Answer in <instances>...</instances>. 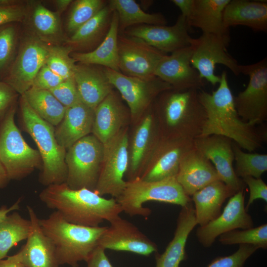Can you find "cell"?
<instances>
[{"instance_id": "cell-42", "label": "cell", "mask_w": 267, "mask_h": 267, "mask_svg": "<svg viewBox=\"0 0 267 267\" xmlns=\"http://www.w3.org/2000/svg\"><path fill=\"white\" fill-rule=\"evenodd\" d=\"M259 249L253 245H239L236 252L229 256L215 258L207 267H244L247 260Z\"/></svg>"}, {"instance_id": "cell-41", "label": "cell", "mask_w": 267, "mask_h": 267, "mask_svg": "<svg viewBox=\"0 0 267 267\" xmlns=\"http://www.w3.org/2000/svg\"><path fill=\"white\" fill-rule=\"evenodd\" d=\"M17 31L12 23L0 26V73L14 60L17 43Z\"/></svg>"}, {"instance_id": "cell-7", "label": "cell", "mask_w": 267, "mask_h": 267, "mask_svg": "<svg viewBox=\"0 0 267 267\" xmlns=\"http://www.w3.org/2000/svg\"><path fill=\"white\" fill-rule=\"evenodd\" d=\"M15 112L14 104L0 123V162L10 180H21L42 167L39 151L27 144L15 124Z\"/></svg>"}, {"instance_id": "cell-10", "label": "cell", "mask_w": 267, "mask_h": 267, "mask_svg": "<svg viewBox=\"0 0 267 267\" xmlns=\"http://www.w3.org/2000/svg\"><path fill=\"white\" fill-rule=\"evenodd\" d=\"M126 127L103 143V158L94 191L114 198L123 192L126 181L124 179L129 166V137Z\"/></svg>"}, {"instance_id": "cell-23", "label": "cell", "mask_w": 267, "mask_h": 267, "mask_svg": "<svg viewBox=\"0 0 267 267\" xmlns=\"http://www.w3.org/2000/svg\"><path fill=\"white\" fill-rule=\"evenodd\" d=\"M130 111L114 90L94 110L92 134L103 144L126 127Z\"/></svg>"}, {"instance_id": "cell-45", "label": "cell", "mask_w": 267, "mask_h": 267, "mask_svg": "<svg viewBox=\"0 0 267 267\" xmlns=\"http://www.w3.org/2000/svg\"><path fill=\"white\" fill-rule=\"evenodd\" d=\"M27 12V6L20 2L0 5V26L15 22L23 21Z\"/></svg>"}, {"instance_id": "cell-26", "label": "cell", "mask_w": 267, "mask_h": 267, "mask_svg": "<svg viewBox=\"0 0 267 267\" xmlns=\"http://www.w3.org/2000/svg\"><path fill=\"white\" fill-rule=\"evenodd\" d=\"M197 224L192 201L181 207L172 240L161 254L156 253V267H179L187 258L185 246L191 231Z\"/></svg>"}, {"instance_id": "cell-43", "label": "cell", "mask_w": 267, "mask_h": 267, "mask_svg": "<svg viewBox=\"0 0 267 267\" xmlns=\"http://www.w3.org/2000/svg\"><path fill=\"white\" fill-rule=\"evenodd\" d=\"M49 91L66 108L82 101L74 77L64 80Z\"/></svg>"}, {"instance_id": "cell-32", "label": "cell", "mask_w": 267, "mask_h": 267, "mask_svg": "<svg viewBox=\"0 0 267 267\" xmlns=\"http://www.w3.org/2000/svg\"><path fill=\"white\" fill-rule=\"evenodd\" d=\"M230 0H194L192 12L186 19L189 27L200 29L202 33L229 36L223 25V12Z\"/></svg>"}, {"instance_id": "cell-6", "label": "cell", "mask_w": 267, "mask_h": 267, "mask_svg": "<svg viewBox=\"0 0 267 267\" xmlns=\"http://www.w3.org/2000/svg\"><path fill=\"white\" fill-rule=\"evenodd\" d=\"M123 212L133 216L148 217L151 213L144 203L156 201L184 206L192 202L176 177L158 181H148L139 178L126 181L125 187L116 198Z\"/></svg>"}, {"instance_id": "cell-2", "label": "cell", "mask_w": 267, "mask_h": 267, "mask_svg": "<svg viewBox=\"0 0 267 267\" xmlns=\"http://www.w3.org/2000/svg\"><path fill=\"white\" fill-rule=\"evenodd\" d=\"M39 198L67 222L86 226L96 227L104 221L110 222L123 212L115 198L106 199L86 188L72 189L65 182L46 186Z\"/></svg>"}, {"instance_id": "cell-5", "label": "cell", "mask_w": 267, "mask_h": 267, "mask_svg": "<svg viewBox=\"0 0 267 267\" xmlns=\"http://www.w3.org/2000/svg\"><path fill=\"white\" fill-rule=\"evenodd\" d=\"M20 107L24 130L36 143L42 158L40 182L46 186L65 182L67 150L58 144L54 127L40 117L23 95L20 99Z\"/></svg>"}, {"instance_id": "cell-33", "label": "cell", "mask_w": 267, "mask_h": 267, "mask_svg": "<svg viewBox=\"0 0 267 267\" xmlns=\"http://www.w3.org/2000/svg\"><path fill=\"white\" fill-rule=\"evenodd\" d=\"M119 19L113 11L109 31L103 42L94 50L88 52H72L71 56L83 64L102 66L120 72L119 68L118 36Z\"/></svg>"}, {"instance_id": "cell-48", "label": "cell", "mask_w": 267, "mask_h": 267, "mask_svg": "<svg viewBox=\"0 0 267 267\" xmlns=\"http://www.w3.org/2000/svg\"><path fill=\"white\" fill-rule=\"evenodd\" d=\"M105 251L104 248L98 245L87 261V267H114Z\"/></svg>"}, {"instance_id": "cell-1", "label": "cell", "mask_w": 267, "mask_h": 267, "mask_svg": "<svg viewBox=\"0 0 267 267\" xmlns=\"http://www.w3.org/2000/svg\"><path fill=\"white\" fill-rule=\"evenodd\" d=\"M227 77L226 72L223 71L218 88L211 93L198 91L199 101L207 115L200 136H224L234 141L241 148L253 152L267 141V132L244 122L239 116Z\"/></svg>"}, {"instance_id": "cell-47", "label": "cell", "mask_w": 267, "mask_h": 267, "mask_svg": "<svg viewBox=\"0 0 267 267\" xmlns=\"http://www.w3.org/2000/svg\"><path fill=\"white\" fill-rule=\"evenodd\" d=\"M18 93L7 83L0 81V123L15 104Z\"/></svg>"}, {"instance_id": "cell-3", "label": "cell", "mask_w": 267, "mask_h": 267, "mask_svg": "<svg viewBox=\"0 0 267 267\" xmlns=\"http://www.w3.org/2000/svg\"><path fill=\"white\" fill-rule=\"evenodd\" d=\"M198 91L171 89L157 96L153 106L162 137L194 140L200 136L207 115Z\"/></svg>"}, {"instance_id": "cell-34", "label": "cell", "mask_w": 267, "mask_h": 267, "mask_svg": "<svg viewBox=\"0 0 267 267\" xmlns=\"http://www.w3.org/2000/svg\"><path fill=\"white\" fill-rule=\"evenodd\" d=\"M107 4L118 14L119 34H122L127 28L135 25H165L167 23L163 14L145 12L134 0H109Z\"/></svg>"}, {"instance_id": "cell-54", "label": "cell", "mask_w": 267, "mask_h": 267, "mask_svg": "<svg viewBox=\"0 0 267 267\" xmlns=\"http://www.w3.org/2000/svg\"><path fill=\"white\" fill-rule=\"evenodd\" d=\"M17 0H0V5H6L16 3L20 2Z\"/></svg>"}, {"instance_id": "cell-20", "label": "cell", "mask_w": 267, "mask_h": 267, "mask_svg": "<svg viewBox=\"0 0 267 267\" xmlns=\"http://www.w3.org/2000/svg\"><path fill=\"white\" fill-rule=\"evenodd\" d=\"M99 241L98 245L106 249L127 251L148 256L157 253L155 243L134 224L120 216L109 222Z\"/></svg>"}, {"instance_id": "cell-31", "label": "cell", "mask_w": 267, "mask_h": 267, "mask_svg": "<svg viewBox=\"0 0 267 267\" xmlns=\"http://www.w3.org/2000/svg\"><path fill=\"white\" fill-rule=\"evenodd\" d=\"M221 180L212 182L195 192L191 197L197 224L203 226L217 218L222 213L225 200L235 193Z\"/></svg>"}, {"instance_id": "cell-18", "label": "cell", "mask_w": 267, "mask_h": 267, "mask_svg": "<svg viewBox=\"0 0 267 267\" xmlns=\"http://www.w3.org/2000/svg\"><path fill=\"white\" fill-rule=\"evenodd\" d=\"M232 140L224 136L212 134L193 140L195 148L214 165L221 180L235 192L244 190L245 183L235 174Z\"/></svg>"}, {"instance_id": "cell-35", "label": "cell", "mask_w": 267, "mask_h": 267, "mask_svg": "<svg viewBox=\"0 0 267 267\" xmlns=\"http://www.w3.org/2000/svg\"><path fill=\"white\" fill-rule=\"evenodd\" d=\"M22 95L43 120L53 127H57L61 123L66 107L49 90L31 88Z\"/></svg>"}, {"instance_id": "cell-4", "label": "cell", "mask_w": 267, "mask_h": 267, "mask_svg": "<svg viewBox=\"0 0 267 267\" xmlns=\"http://www.w3.org/2000/svg\"><path fill=\"white\" fill-rule=\"evenodd\" d=\"M45 235L54 246L59 265L78 267L86 262L98 246L107 226L90 227L78 225L66 221L57 211L39 220Z\"/></svg>"}, {"instance_id": "cell-39", "label": "cell", "mask_w": 267, "mask_h": 267, "mask_svg": "<svg viewBox=\"0 0 267 267\" xmlns=\"http://www.w3.org/2000/svg\"><path fill=\"white\" fill-rule=\"evenodd\" d=\"M219 242L224 245L249 244L260 249L267 248V224L256 227L239 230L234 229L221 234Z\"/></svg>"}, {"instance_id": "cell-22", "label": "cell", "mask_w": 267, "mask_h": 267, "mask_svg": "<svg viewBox=\"0 0 267 267\" xmlns=\"http://www.w3.org/2000/svg\"><path fill=\"white\" fill-rule=\"evenodd\" d=\"M27 208L31 230L26 243L11 258L25 267H59L54 246L42 230L39 219L31 206Z\"/></svg>"}, {"instance_id": "cell-12", "label": "cell", "mask_w": 267, "mask_h": 267, "mask_svg": "<svg viewBox=\"0 0 267 267\" xmlns=\"http://www.w3.org/2000/svg\"><path fill=\"white\" fill-rule=\"evenodd\" d=\"M229 42V36L204 33L198 38L191 39V64L203 80H206L213 86L219 84L220 81V76L215 72L218 64L226 66L236 76L240 74L239 64L226 51Z\"/></svg>"}, {"instance_id": "cell-25", "label": "cell", "mask_w": 267, "mask_h": 267, "mask_svg": "<svg viewBox=\"0 0 267 267\" xmlns=\"http://www.w3.org/2000/svg\"><path fill=\"white\" fill-rule=\"evenodd\" d=\"M74 78L81 101L93 110L113 90L102 66L76 63Z\"/></svg>"}, {"instance_id": "cell-52", "label": "cell", "mask_w": 267, "mask_h": 267, "mask_svg": "<svg viewBox=\"0 0 267 267\" xmlns=\"http://www.w3.org/2000/svg\"><path fill=\"white\" fill-rule=\"evenodd\" d=\"M5 260L0 261V267H25L22 264L7 256Z\"/></svg>"}, {"instance_id": "cell-51", "label": "cell", "mask_w": 267, "mask_h": 267, "mask_svg": "<svg viewBox=\"0 0 267 267\" xmlns=\"http://www.w3.org/2000/svg\"><path fill=\"white\" fill-rule=\"evenodd\" d=\"M72 0H55L54 3L56 8V12L60 15L63 13L72 2Z\"/></svg>"}, {"instance_id": "cell-15", "label": "cell", "mask_w": 267, "mask_h": 267, "mask_svg": "<svg viewBox=\"0 0 267 267\" xmlns=\"http://www.w3.org/2000/svg\"><path fill=\"white\" fill-rule=\"evenodd\" d=\"M193 146V140L161 136L138 178L152 181L176 178L181 158Z\"/></svg>"}, {"instance_id": "cell-28", "label": "cell", "mask_w": 267, "mask_h": 267, "mask_svg": "<svg viewBox=\"0 0 267 267\" xmlns=\"http://www.w3.org/2000/svg\"><path fill=\"white\" fill-rule=\"evenodd\" d=\"M24 21L29 33L50 45H59L65 41L60 15L39 1H30Z\"/></svg>"}, {"instance_id": "cell-37", "label": "cell", "mask_w": 267, "mask_h": 267, "mask_svg": "<svg viewBox=\"0 0 267 267\" xmlns=\"http://www.w3.org/2000/svg\"><path fill=\"white\" fill-rule=\"evenodd\" d=\"M232 149L235 161L234 172L236 175L242 178L246 177L261 178L267 170V154L245 152L234 142Z\"/></svg>"}, {"instance_id": "cell-46", "label": "cell", "mask_w": 267, "mask_h": 267, "mask_svg": "<svg viewBox=\"0 0 267 267\" xmlns=\"http://www.w3.org/2000/svg\"><path fill=\"white\" fill-rule=\"evenodd\" d=\"M245 184L248 185L250 195L247 203L245 207L248 210L253 202L258 199H261L267 202V185L261 178H255L252 177H246L242 178Z\"/></svg>"}, {"instance_id": "cell-53", "label": "cell", "mask_w": 267, "mask_h": 267, "mask_svg": "<svg viewBox=\"0 0 267 267\" xmlns=\"http://www.w3.org/2000/svg\"><path fill=\"white\" fill-rule=\"evenodd\" d=\"M9 180L6 172L0 162V188L5 187Z\"/></svg>"}, {"instance_id": "cell-11", "label": "cell", "mask_w": 267, "mask_h": 267, "mask_svg": "<svg viewBox=\"0 0 267 267\" xmlns=\"http://www.w3.org/2000/svg\"><path fill=\"white\" fill-rule=\"evenodd\" d=\"M110 83L116 89L130 111L131 119L138 121L162 92L172 89L159 78L149 79L128 76L104 67Z\"/></svg>"}, {"instance_id": "cell-9", "label": "cell", "mask_w": 267, "mask_h": 267, "mask_svg": "<svg viewBox=\"0 0 267 267\" xmlns=\"http://www.w3.org/2000/svg\"><path fill=\"white\" fill-rule=\"evenodd\" d=\"M240 74L248 76V85L234 96L240 118L253 126L267 120V58L249 65H239Z\"/></svg>"}, {"instance_id": "cell-24", "label": "cell", "mask_w": 267, "mask_h": 267, "mask_svg": "<svg viewBox=\"0 0 267 267\" xmlns=\"http://www.w3.org/2000/svg\"><path fill=\"white\" fill-rule=\"evenodd\" d=\"M176 179L189 197L212 182L220 180L212 163L194 146L181 158Z\"/></svg>"}, {"instance_id": "cell-30", "label": "cell", "mask_w": 267, "mask_h": 267, "mask_svg": "<svg viewBox=\"0 0 267 267\" xmlns=\"http://www.w3.org/2000/svg\"><path fill=\"white\" fill-rule=\"evenodd\" d=\"M113 10L107 5L66 40L74 52H88L106 38L111 26Z\"/></svg>"}, {"instance_id": "cell-17", "label": "cell", "mask_w": 267, "mask_h": 267, "mask_svg": "<svg viewBox=\"0 0 267 267\" xmlns=\"http://www.w3.org/2000/svg\"><path fill=\"white\" fill-rule=\"evenodd\" d=\"M244 190L238 191L230 197L221 214L196 230L198 241L204 247L211 246L216 239L227 232L241 228H252L254 222L247 213L244 204Z\"/></svg>"}, {"instance_id": "cell-40", "label": "cell", "mask_w": 267, "mask_h": 267, "mask_svg": "<svg viewBox=\"0 0 267 267\" xmlns=\"http://www.w3.org/2000/svg\"><path fill=\"white\" fill-rule=\"evenodd\" d=\"M73 51L68 45H50L45 65L64 80L73 77L77 62L70 55Z\"/></svg>"}, {"instance_id": "cell-49", "label": "cell", "mask_w": 267, "mask_h": 267, "mask_svg": "<svg viewBox=\"0 0 267 267\" xmlns=\"http://www.w3.org/2000/svg\"><path fill=\"white\" fill-rule=\"evenodd\" d=\"M194 0H171L181 11V15L187 19L190 16L193 7Z\"/></svg>"}, {"instance_id": "cell-16", "label": "cell", "mask_w": 267, "mask_h": 267, "mask_svg": "<svg viewBox=\"0 0 267 267\" xmlns=\"http://www.w3.org/2000/svg\"><path fill=\"white\" fill-rule=\"evenodd\" d=\"M186 19L180 14L172 26L141 24L127 28L122 34L140 39L167 54L190 46Z\"/></svg>"}, {"instance_id": "cell-14", "label": "cell", "mask_w": 267, "mask_h": 267, "mask_svg": "<svg viewBox=\"0 0 267 267\" xmlns=\"http://www.w3.org/2000/svg\"><path fill=\"white\" fill-rule=\"evenodd\" d=\"M119 68L124 75L143 79L154 76L159 62L166 54L138 38L118 36Z\"/></svg>"}, {"instance_id": "cell-38", "label": "cell", "mask_w": 267, "mask_h": 267, "mask_svg": "<svg viewBox=\"0 0 267 267\" xmlns=\"http://www.w3.org/2000/svg\"><path fill=\"white\" fill-rule=\"evenodd\" d=\"M107 4L105 0H76L71 4L66 22L70 36Z\"/></svg>"}, {"instance_id": "cell-21", "label": "cell", "mask_w": 267, "mask_h": 267, "mask_svg": "<svg viewBox=\"0 0 267 267\" xmlns=\"http://www.w3.org/2000/svg\"><path fill=\"white\" fill-rule=\"evenodd\" d=\"M192 54V49L189 46L165 55L157 65L154 76L175 90H199L204 86V80L191 64Z\"/></svg>"}, {"instance_id": "cell-44", "label": "cell", "mask_w": 267, "mask_h": 267, "mask_svg": "<svg viewBox=\"0 0 267 267\" xmlns=\"http://www.w3.org/2000/svg\"><path fill=\"white\" fill-rule=\"evenodd\" d=\"M64 80V79L55 73L45 64L36 76L31 88L49 90Z\"/></svg>"}, {"instance_id": "cell-50", "label": "cell", "mask_w": 267, "mask_h": 267, "mask_svg": "<svg viewBox=\"0 0 267 267\" xmlns=\"http://www.w3.org/2000/svg\"><path fill=\"white\" fill-rule=\"evenodd\" d=\"M20 201V198L9 208L5 205L2 206L0 208V222L6 217L9 213L19 209Z\"/></svg>"}, {"instance_id": "cell-13", "label": "cell", "mask_w": 267, "mask_h": 267, "mask_svg": "<svg viewBox=\"0 0 267 267\" xmlns=\"http://www.w3.org/2000/svg\"><path fill=\"white\" fill-rule=\"evenodd\" d=\"M49 46L30 33L26 34L4 82L23 95L32 87L36 76L45 64Z\"/></svg>"}, {"instance_id": "cell-36", "label": "cell", "mask_w": 267, "mask_h": 267, "mask_svg": "<svg viewBox=\"0 0 267 267\" xmlns=\"http://www.w3.org/2000/svg\"><path fill=\"white\" fill-rule=\"evenodd\" d=\"M31 227L30 220L16 212L8 214L0 222V261L7 257L13 246L27 239Z\"/></svg>"}, {"instance_id": "cell-8", "label": "cell", "mask_w": 267, "mask_h": 267, "mask_svg": "<svg viewBox=\"0 0 267 267\" xmlns=\"http://www.w3.org/2000/svg\"><path fill=\"white\" fill-rule=\"evenodd\" d=\"M103 144L93 134L80 139L66 151L65 183L74 189L94 191L103 158Z\"/></svg>"}, {"instance_id": "cell-29", "label": "cell", "mask_w": 267, "mask_h": 267, "mask_svg": "<svg viewBox=\"0 0 267 267\" xmlns=\"http://www.w3.org/2000/svg\"><path fill=\"white\" fill-rule=\"evenodd\" d=\"M224 26H244L255 32L267 31V1L230 0L223 12Z\"/></svg>"}, {"instance_id": "cell-27", "label": "cell", "mask_w": 267, "mask_h": 267, "mask_svg": "<svg viewBox=\"0 0 267 267\" xmlns=\"http://www.w3.org/2000/svg\"><path fill=\"white\" fill-rule=\"evenodd\" d=\"M94 110L82 101L66 108L64 116L55 129L58 144L66 150L76 142L92 133Z\"/></svg>"}, {"instance_id": "cell-19", "label": "cell", "mask_w": 267, "mask_h": 267, "mask_svg": "<svg viewBox=\"0 0 267 267\" xmlns=\"http://www.w3.org/2000/svg\"><path fill=\"white\" fill-rule=\"evenodd\" d=\"M153 104L139 120L129 143L128 180L139 178L149 154L161 137Z\"/></svg>"}]
</instances>
